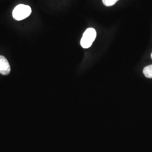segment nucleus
<instances>
[{"label": "nucleus", "mask_w": 152, "mask_h": 152, "mask_svg": "<svg viewBox=\"0 0 152 152\" xmlns=\"http://www.w3.org/2000/svg\"><path fill=\"white\" fill-rule=\"evenodd\" d=\"M32 9L29 6L20 4L16 6L12 11V16L16 20H22L31 15Z\"/></svg>", "instance_id": "obj_1"}, {"label": "nucleus", "mask_w": 152, "mask_h": 152, "mask_svg": "<svg viewBox=\"0 0 152 152\" xmlns=\"http://www.w3.org/2000/svg\"><path fill=\"white\" fill-rule=\"evenodd\" d=\"M96 37V31L94 28H89L84 32L81 40V45L84 49H88L92 45Z\"/></svg>", "instance_id": "obj_2"}, {"label": "nucleus", "mask_w": 152, "mask_h": 152, "mask_svg": "<svg viewBox=\"0 0 152 152\" xmlns=\"http://www.w3.org/2000/svg\"><path fill=\"white\" fill-rule=\"evenodd\" d=\"M11 71L10 66L4 56L0 55V73L2 75H7Z\"/></svg>", "instance_id": "obj_3"}, {"label": "nucleus", "mask_w": 152, "mask_h": 152, "mask_svg": "<svg viewBox=\"0 0 152 152\" xmlns=\"http://www.w3.org/2000/svg\"><path fill=\"white\" fill-rule=\"evenodd\" d=\"M143 73L148 78H152V64L145 66L143 69Z\"/></svg>", "instance_id": "obj_4"}, {"label": "nucleus", "mask_w": 152, "mask_h": 152, "mask_svg": "<svg viewBox=\"0 0 152 152\" xmlns=\"http://www.w3.org/2000/svg\"><path fill=\"white\" fill-rule=\"evenodd\" d=\"M104 5L107 6H111L114 5V4L118 1L119 0H102Z\"/></svg>", "instance_id": "obj_5"}, {"label": "nucleus", "mask_w": 152, "mask_h": 152, "mask_svg": "<svg viewBox=\"0 0 152 152\" xmlns=\"http://www.w3.org/2000/svg\"><path fill=\"white\" fill-rule=\"evenodd\" d=\"M151 58H152V54H151Z\"/></svg>", "instance_id": "obj_6"}]
</instances>
